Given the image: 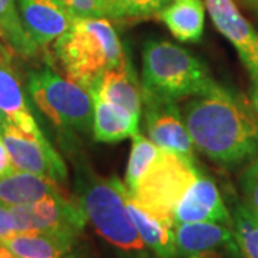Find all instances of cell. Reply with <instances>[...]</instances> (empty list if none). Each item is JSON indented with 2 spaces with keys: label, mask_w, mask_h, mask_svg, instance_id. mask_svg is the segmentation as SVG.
<instances>
[{
  "label": "cell",
  "mask_w": 258,
  "mask_h": 258,
  "mask_svg": "<svg viewBox=\"0 0 258 258\" xmlns=\"http://www.w3.org/2000/svg\"><path fill=\"white\" fill-rule=\"evenodd\" d=\"M184 122L194 147L225 166L258 154V115L237 93L217 83L185 103Z\"/></svg>",
  "instance_id": "cell-1"
},
{
  "label": "cell",
  "mask_w": 258,
  "mask_h": 258,
  "mask_svg": "<svg viewBox=\"0 0 258 258\" xmlns=\"http://www.w3.org/2000/svg\"><path fill=\"white\" fill-rule=\"evenodd\" d=\"M53 53L66 78L88 91L125 59L119 36L106 18H75L53 43Z\"/></svg>",
  "instance_id": "cell-2"
},
{
  "label": "cell",
  "mask_w": 258,
  "mask_h": 258,
  "mask_svg": "<svg viewBox=\"0 0 258 258\" xmlns=\"http://www.w3.org/2000/svg\"><path fill=\"white\" fill-rule=\"evenodd\" d=\"M217 85L208 68L191 52L168 40H149L142 50V91L179 101Z\"/></svg>",
  "instance_id": "cell-3"
},
{
  "label": "cell",
  "mask_w": 258,
  "mask_h": 258,
  "mask_svg": "<svg viewBox=\"0 0 258 258\" xmlns=\"http://www.w3.org/2000/svg\"><path fill=\"white\" fill-rule=\"evenodd\" d=\"M128 189L116 176L99 178L81 174L78 198L88 221L103 240L128 254H142L145 245L131 218L126 204Z\"/></svg>",
  "instance_id": "cell-4"
},
{
  "label": "cell",
  "mask_w": 258,
  "mask_h": 258,
  "mask_svg": "<svg viewBox=\"0 0 258 258\" xmlns=\"http://www.w3.org/2000/svg\"><path fill=\"white\" fill-rule=\"evenodd\" d=\"M28 91L37 108L57 128L81 134L92 129V95L82 85L42 66L28 74Z\"/></svg>",
  "instance_id": "cell-5"
},
{
  "label": "cell",
  "mask_w": 258,
  "mask_h": 258,
  "mask_svg": "<svg viewBox=\"0 0 258 258\" xmlns=\"http://www.w3.org/2000/svg\"><path fill=\"white\" fill-rule=\"evenodd\" d=\"M198 174L195 164L161 149L147 174L128 191L129 197L152 215L175 222L176 205Z\"/></svg>",
  "instance_id": "cell-6"
},
{
  "label": "cell",
  "mask_w": 258,
  "mask_h": 258,
  "mask_svg": "<svg viewBox=\"0 0 258 258\" xmlns=\"http://www.w3.org/2000/svg\"><path fill=\"white\" fill-rule=\"evenodd\" d=\"M10 214L16 232L50 234L69 247L74 245L88 222L81 204L68 200L63 194L10 207Z\"/></svg>",
  "instance_id": "cell-7"
},
{
  "label": "cell",
  "mask_w": 258,
  "mask_h": 258,
  "mask_svg": "<svg viewBox=\"0 0 258 258\" xmlns=\"http://www.w3.org/2000/svg\"><path fill=\"white\" fill-rule=\"evenodd\" d=\"M0 131L10 159L16 169L52 178L59 184L66 179L68 168L63 159L50 145L45 135H30L2 113Z\"/></svg>",
  "instance_id": "cell-8"
},
{
  "label": "cell",
  "mask_w": 258,
  "mask_h": 258,
  "mask_svg": "<svg viewBox=\"0 0 258 258\" xmlns=\"http://www.w3.org/2000/svg\"><path fill=\"white\" fill-rule=\"evenodd\" d=\"M142 108H145V123L149 139L159 149L195 164V147L176 101L142 91Z\"/></svg>",
  "instance_id": "cell-9"
},
{
  "label": "cell",
  "mask_w": 258,
  "mask_h": 258,
  "mask_svg": "<svg viewBox=\"0 0 258 258\" xmlns=\"http://www.w3.org/2000/svg\"><path fill=\"white\" fill-rule=\"evenodd\" d=\"M181 258H242L231 225L220 222H185L175 225Z\"/></svg>",
  "instance_id": "cell-10"
},
{
  "label": "cell",
  "mask_w": 258,
  "mask_h": 258,
  "mask_svg": "<svg viewBox=\"0 0 258 258\" xmlns=\"http://www.w3.org/2000/svg\"><path fill=\"white\" fill-rule=\"evenodd\" d=\"M214 26L235 47L251 78L258 75V32L242 16L234 0H205Z\"/></svg>",
  "instance_id": "cell-11"
},
{
  "label": "cell",
  "mask_w": 258,
  "mask_h": 258,
  "mask_svg": "<svg viewBox=\"0 0 258 258\" xmlns=\"http://www.w3.org/2000/svg\"><path fill=\"white\" fill-rule=\"evenodd\" d=\"M16 5L23 28L43 50L53 46L74 22L62 0H16Z\"/></svg>",
  "instance_id": "cell-12"
},
{
  "label": "cell",
  "mask_w": 258,
  "mask_h": 258,
  "mask_svg": "<svg viewBox=\"0 0 258 258\" xmlns=\"http://www.w3.org/2000/svg\"><path fill=\"white\" fill-rule=\"evenodd\" d=\"M175 225L185 222L232 224L231 211L222 200L217 184L210 176L198 174L175 210Z\"/></svg>",
  "instance_id": "cell-13"
},
{
  "label": "cell",
  "mask_w": 258,
  "mask_h": 258,
  "mask_svg": "<svg viewBox=\"0 0 258 258\" xmlns=\"http://www.w3.org/2000/svg\"><path fill=\"white\" fill-rule=\"evenodd\" d=\"M89 91H93L103 99L123 108L134 118H141L142 86H139L137 75L126 56L119 66L102 75Z\"/></svg>",
  "instance_id": "cell-14"
},
{
  "label": "cell",
  "mask_w": 258,
  "mask_h": 258,
  "mask_svg": "<svg viewBox=\"0 0 258 258\" xmlns=\"http://www.w3.org/2000/svg\"><path fill=\"white\" fill-rule=\"evenodd\" d=\"M126 204L145 248L152 251L158 258H175L178 255L175 222L158 218L145 211L129 197V192L126 195Z\"/></svg>",
  "instance_id": "cell-15"
},
{
  "label": "cell",
  "mask_w": 258,
  "mask_h": 258,
  "mask_svg": "<svg viewBox=\"0 0 258 258\" xmlns=\"http://www.w3.org/2000/svg\"><path fill=\"white\" fill-rule=\"evenodd\" d=\"M89 92L93 99L92 134L95 141L113 144L138 134L139 119L123 108L103 99L96 92Z\"/></svg>",
  "instance_id": "cell-16"
},
{
  "label": "cell",
  "mask_w": 258,
  "mask_h": 258,
  "mask_svg": "<svg viewBox=\"0 0 258 258\" xmlns=\"http://www.w3.org/2000/svg\"><path fill=\"white\" fill-rule=\"evenodd\" d=\"M59 182L52 178L15 169L0 178V201L9 207L36 203L47 197L60 195Z\"/></svg>",
  "instance_id": "cell-17"
},
{
  "label": "cell",
  "mask_w": 258,
  "mask_h": 258,
  "mask_svg": "<svg viewBox=\"0 0 258 258\" xmlns=\"http://www.w3.org/2000/svg\"><path fill=\"white\" fill-rule=\"evenodd\" d=\"M0 113L30 135H36V137L43 135L29 108V103L18 76L10 69L8 62L3 60L2 57H0Z\"/></svg>",
  "instance_id": "cell-18"
},
{
  "label": "cell",
  "mask_w": 258,
  "mask_h": 258,
  "mask_svg": "<svg viewBox=\"0 0 258 258\" xmlns=\"http://www.w3.org/2000/svg\"><path fill=\"white\" fill-rule=\"evenodd\" d=\"M168 30L181 42H200L204 33L203 0H175L158 13Z\"/></svg>",
  "instance_id": "cell-19"
},
{
  "label": "cell",
  "mask_w": 258,
  "mask_h": 258,
  "mask_svg": "<svg viewBox=\"0 0 258 258\" xmlns=\"http://www.w3.org/2000/svg\"><path fill=\"white\" fill-rule=\"evenodd\" d=\"M0 43L10 55L23 59H33L39 53V47L22 25L16 0H0Z\"/></svg>",
  "instance_id": "cell-20"
},
{
  "label": "cell",
  "mask_w": 258,
  "mask_h": 258,
  "mask_svg": "<svg viewBox=\"0 0 258 258\" xmlns=\"http://www.w3.org/2000/svg\"><path fill=\"white\" fill-rule=\"evenodd\" d=\"M16 258H63L71 247L45 232H15L0 241Z\"/></svg>",
  "instance_id": "cell-21"
},
{
  "label": "cell",
  "mask_w": 258,
  "mask_h": 258,
  "mask_svg": "<svg viewBox=\"0 0 258 258\" xmlns=\"http://www.w3.org/2000/svg\"><path fill=\"white\" fill-rule=\"evenodd\" d=\"M231 217V227L240 245L242 258H258V217L244 201L234 204Z\"/></svg>",
  "instance_id": "cell-22"
},
{
  "label": "cell",
  "mask_w": 258,
  "mask_h": 258,
  "mask_svg": "<svg viewBox=\"0 0 258 258\" xmlns=\"http://www.w3.org/2000/svg\"><path fill=\"white\" fill-rule=\"evenodd\" d=\"M159 151L161 149L145 135L138 132L132 137L131 154L125 171V186L128 191L134 189L139 179L147 174L149 166L155 162L159 155Z\"/></svg>",
  "instance_id": "cell-23"
},
{
  "label": "cell",
  "mask_w": 258,
  "mask_h": 258,
  "mask_svg": "<svg viewBox=\"0 0 258 258\" xmlns=\"http://www.w3.org/2000/svg\"><path fill=\"white\" fill-rule=\"evenodd\" d=\"M244 203L258 217V158L249 164L240 178Z\"/></svg>",
  "instance_id": "cell-24"
},
{
  "label": "cell",
  "mask_w": 258,
  "mask_h": 258,
  "mask_svg": "<svg viewBox=\"0 0 258 258\" xmlns=\"http://www.w3.org/2000/svg\"><path fill=\"white\" fill-rule=\"evenodd\" d=\"M168 0H119L120 18H148L158 15Z\"/></svg>",
  "instance_id": "cell-25"
},
{
  "label": "cell",
  "mask_w": 258,
  "mask_h": 258,
  "mask_svg": "<svg viewBox=\"0 0 258 258\" xmlns=\"http://www.w3.org/2000/svg\"><path fill=\"white\" fill-rule=\"evenodd\" d=\"M72 18H105L99 0H62Z\"/></svg>",
  "instance_id": "cell-26"
},
{
  "label": "cell",
  "mask_w": 258,
  "mask_h": 258,
  "mask_svg": "<svg viewBox=\"0 0 258 258\" xmlns=\"http://www.w3.org/2000/svg\"><path fill=\"white\" fill-rule=\"evenodd\" d=\"M15 232L16 230H15L13 218L10 214V207L0 201V241L13 235Z\"/></svg>",
  "instance_id": "cell-27"
},
{
  "label": "cell",
  "mask_w": 258,
  "mask_h": 258,
  "mask_svg": "<svg viewBox=\"0 0 258 258\" xmlns=\"http://www.w3.org/2000/svg\"><path fill=\"white\" fill-rule=\"evenodd\" d=\"M16 168L13 166V162L10 159L9 152H8V148L3 142V138L0 137V178L5 175H8L10 172H13Z\"/></svg>",
  "instance_id": "cell-28"
},
{
  "label": "cell",
  "mask_w": 258,
  "mask_h": 258,
  "mask_svg": "<svg viewBox=\"0 0 258 258\" xmlns=\"http://www.w3.org/2000/svg\"><path fill=\"white\" fill-rule=\"evenodd\" d=\"M102 9L105 13V18L119 19L120 18V5L119 0H99Z\"/></svg>",
  "instance_id": "cell-29"
},
{
  "label": "cell",
  "mask_w": 258,
  "mask_h": 258,
  "mask_svg": "<svg viewBox=\"0 0 258 258\" xmlns=\"http://www.w3.org/2000/svg\"><path fill=\"white\" fill-rule=\"evenodd\" d=\"M252 81V92H251V99H252V108L255 109L258 115V75L251 78Z\"/></svg>",
  "instance_id": "cell-30"
},
{
  "label": "cell",
  "mask_w": 258,
  "mask_h": 258,
  "mask_svg": "<svg viewBox=\"0 0 258 258\" xmlns=\"http://www.w3.org/2000/svg\"><path fill=\"white\" fill-rule=\"evenodd\" d=\"M10 53L8 52V49L6 47L3 46L2 43H0V57L3 59V60H6V62H9V59H10Z\"/></svg>",
  "instance_id": "cell-31"
},
{
  "label": "cell",
  "mask_w": 258,
  "mask_h": 258,
  "mask_svg": "<svg viewBox=\"0 0 258 258\" xmlns=\"http://www.w3.org/2000/svg\"><path fill=\"white\" fill-rule=\"evenodd\" d=\"M247 3L258 13V0H247Z\"/></svg>",
  "instance_id": "cell-32"
}]
</instances>
